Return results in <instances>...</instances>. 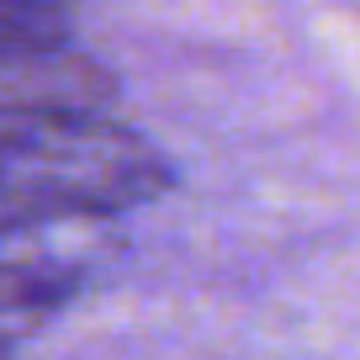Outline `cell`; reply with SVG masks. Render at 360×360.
Here are the masks:
<instances>
[{"label":"cell","instance_id":"cell-3","mask_svg":"<svg viewBox=\"0 0 360 360\" xmlns=\"http://www.w3.org/2000/svg\"><path fill=\"white\" fill-rule=\"evenodd\" d=\"M112 75L75 48H0V117L106 112Z\"/></svg>","mask_w":360,"mask_h":360},{"label":"cell","instance_id":"cell-4","mask_svg":"<svg viewBox=\"0 0 360 360\" xmlns=\"http://www.w3.org/2000/svg\"><path fill=\"white\" fill-rule=\"evenodd\" d=\"M6 355H11V334H0V360H6Z\"/></svg>","mask_w":360,"mask_h":360},{"label":"cell","instance_id":"cell-2","mask_svg":"<svg viewBox=\"0 0 360 360\" xmlns=\"http://www.w3.org/2000/svg\"><path fill=\"white\" fill-rule=\"evenodd\" d=\"M106 228H43L0 238V313L58 307L101 265Z\"/></svg>","mask_w":360,"mask_h":360},{"label":"cell","instance_id":"cell-1","mask_svg":"<svg viewBox=\"0 0 360 360\" xmlns=\"http://www.w3.org/2000/svg\"><path fill=\"white\" fill-rule=\"evenodd\" d=\"M175 186V165L106 112L0 117V238L106 228Z\"/></svg>","mask_w":360,"mask_h":360}]
</instances>
